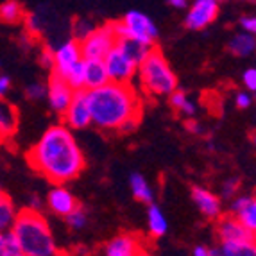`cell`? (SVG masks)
Segmentation results:
<instances>
[{"label":"cell","mask_w":256,"mask_h":256,"mask_svg":"<svg viewBox=\"0 0 256 256\" xmlns=\"http://www.w3.org/2000/svg\"><path fill=\"white\" fill-rule=\"evenodd\" d=\"M142 238L132 233H118L104 248V256H140L144 251Z\"/></svg>","instance_id":"cell-14"},{"label":"cell","mask_w":256,"mask_h":256,"mask_svg":"<svg viewBox=\"0 0 256 256\" xmlns=\"http://www.w3.org/2000/svg\"><path fill=\"white\" fill-rule=\"evenodd\" d=\"M186 129L190 132H194V134H204V128H202L197 120H194V118H188L186 120Z\"/></svg>","instance_id":"cell-37"},{"label":"cell","mask_w":256,"mask_h":256,"mask_svg":"<svg viewBox=\"0 0 256 256\" xmlns=\"http://www.w3.org/2000/svg\"><path fill=\"white\" fill-rule=\"evenodd\" d=\"M235 104H236V108H240V110H248V108L252 104L251 92H248V90L238 92V94L235 95Z\"/></svg>","instance_id":"cell-34"},{"label":"cell","mask_w":256,"mask_h":256,"mask_svg":"<svg viewBox=\"0 0 256 256\" xmlns=\"http://www.w3.org/2000/svg\"><path fill=\"white\" fill-rule=\"evenodd\" d=\"M129 188H131L132 197L140 202H146V204H150L154 201V192L150 183L147 181V178L140 172H132L129 176Z\"/></svg>","instance_id":"cell-20"},{"label":"cell","mask_w":256,"mask_h":256,"mask_svg":"<svg viewBox=\"0 0 256 256\" xmlns=\"http://www.w3.org/2000/svg\"><path fill=\"white\" fill-rule=\"evenodd\" d=\"M18 129V110L6 98H0V142H8Z\"/></svg>","instance_id":"cell-18"},{"label":"cell","mask_w":256,"mask_h":256,"mask_svg":"<svg viewBox=\"0 0 256 256\" xmlns=\"http://www.w3.org/2000/svg\"><path fill=\"white\" fill-rule=\"evenodd\" d=\"M115 45L128 56L129 60H132L136 64L140 63V61L150 52V48L154 47V45L138 42V40H132V38H118Z\"/></svg>","instance_id":"cell-21"},{"label":"cell","mask_w":256,"mask_h":256,"mask_svg":"<svg viewBox=\"0 0 256 256\" xmlns=\"http://www.w3.org/2000/svg\"><path fill=\"white\" fill-rule=\"evenodd\" d=\"M27 162L52 184L70 183L86 166L74 131L64 124H54L43 132L27 152Z\"/></svg>","instance_id":"cell-1"},{"label":"cell","mask_w":256,"mask_h":256,"mask_svg":"<svg viewBox=\"0 0 256 256\" xmlns=\"http://www.w3.org/2000/svg\"><path fill=\"white\" fill-rule=\"evenodd\" d=\"M168 4L176 9H184L188 8V0H168Z\"/></svg>","instance_id":"cell-41"},{"label":"cell","mask_w":256,"mask_h":256,"mask_svg":"<svg viewBox=\"0 0 256 256\" xmlns=\"http://www.w3.org/2000/svg\"><path fill=\"white\" fill-rule=\"evenodd\" d=\"M29 202H30L29 208H30V210H36V212H42L43 204H45V202L42 201V197H38L36 194H34V196H30V197H29Z\"/></svg>","instance_id":"cell-39"},{"label":"cell","mask_w":256,"mask_h":256,"mask_svg":"<svg viewBox=\"0 0 256 256\" xmlns=\"http://www.w3.org/2000/svg\"><path fill=\"white\" fill-rule=\"evenodd\" d=\"M9 90H11V79L4 74H0V98H6Z\"/></svg>","instance_id":"cell-36"},{"label":"cell","mask_w":256,"mask_h":256,"mask_svg":"<svg viewBox=\"0 0 256 256\" xmlns=\"http://www.w3.org/2000/svg\"><path fill=\"white\" fill-rule=\"evenodd\" d=\"M230 214L249 231H256V199L252 196L233 197L230 202Z\"/></svg>","instance_id":"cell-15"},{"label":"cell","mask_w":256,"mask_h":256,"mask_svg":"<svg viewBox=\"0 0 256 256\" xmlns=\"http://www.w3.org/2000/svg\"><path fill=\"white\" fill-rule=\"evenodd\" d=\"M40 61H42L43 66L52 68V48H43L42 54H40Z\"/></svg>","instance_id":"cell-38"},{"label":"cell","mask_w":256,"mask_h":256,"mask_svg":"<svg viewBox=\"0 0 256 256\" xmlns=\"http://www.w3.org/2000/svg\"><path fill=\"white\" fill-rule=\"evenodd\" d=\"M26 9L18 0H6L4 4H0V22L8 26H16L24 22Z\"/></svg>","instance_id":"cell-24"},{"label":"cell","mask_w":256,"mask_h":256,"mask_svg":"<svg viewBox=\"0 0 256 256\" xmlns=\"http://www.w3.org/2000/svg\"><path fill=\"white\" fill-rule=\"evenodd\" d=\"M92 29H94V26H92L88 20H77L76 24H74V40L81 42L86 34H90Z\"/></svg>","instance_id":"cell-32"},{"label":"cell","mask_w":256,"mask_h":256,"mask_svg":"<svg viewBox=\"0 0 256 256\" xmlns=\"http://www.w3.org/2000/svg\"><path fill=\"white\" fill-rule=\"evenodd\" d=\"M0 256H26L18 249L16 240L11 235V231L0 233Z\"/></svg>","instance_id":"cell-27"},{"label":"cell","mask_w":256,"mask_h":256,"mask_svg":"<svg viewBox=\"0 0 256 256\" xmlns=\"http://www.w3.org/2000/svg\"><path fill=\"white\" fill-rule=\"evenodd\" d=\"M0 66H2V61H0Z\"/></svg>","instance_id":"cell-45"},{"label":"cell","mask_w":256,"mask_h":256,"mask_svg":"<svg viewBox=\"0 0 256 256\" xmlns=\"http://www.w3.org/2000/svg\"><path fill=\"white\" fill-rule=\"evenodd\" d=\"M45 204L50 210L52 214L58 215V217H66L70 212L79 206L76 196L70 192L68 188H64V184H54L50 188V192L47 194V199H45Z\"/></svg>","instance_id":"cell-13"},{"label":"cell","mask_w":256,"mask_h":256,"mask_svg":"<svg viewBox=\"0 0 256 256\" xmlns=\"http://www.w3.org/2000/svg\"><path fill=\"white\" fill-rule=\"evenodd\" d=\"M218 0H194L192 8L184 16V27L190 30L206 29L218 16Z\"/></svg>","instance_id":"cell-9"},{"label":"cell","mask_w":256,"mask_h":256,"mask_svg":"<svg viewBox=\"0 0 256 256\" xmlns=\"http://www.w3.org/2000/svg\"><path fill=\"white\" fill-rule=\"evenodd\" d=\"M192 256H212V249L204 248V246H197V248L194 249Z\"/></svg>","instance_id":"cell-40"},{"label":"cell","mask_w":256,"mask_h":256,"mask_svg":"<svg viewBox=\"0 0 256 256\" xmlns=\"http://www.w3.org/2000/svg\"><path fill=\"white\" fill-rule=\"evenodd\" d=\"M238 180H235V178H230V180H226L224 183H222V197L224 199H228V201H231L233 197L238 194Z\"/></svg>","instance_id":"cell-31"},{"label":"cell","mask_w":256,"mask_h":256,"mask_svg":"<svg viewBox=\"0 0 256 256\" xmlns=\"http://www.w3.org/2000/svg\"><path fill=\"white\" fill-rule=\"evenodd\" d=\"M104 64H106V72L111 82L129 84L136 77L138 64L132 60H129L116 45H113V48L104 56Z\"/></svg>","instance_id":"cell-7"},{"label":"cell","mask_w":256,"mask_h":256,"mask_svg":"<svg viewBox=\"0 0 256 256\" xmlns=\"http://www.w3.org/2000/svg\"><path fill=\"white\" fill-rule=\"evenodd\" d=\"M82 61L81 45L77 40H68L52 50V74L64 77V74Z\"/></svg>","instance_id":"cell-10"},{"label":"cell","mask_w":256,"mask_h":256,"mask_svg":"<svg viewBox=\"0 0 256 256\" xmlns=\"http://www.w3.org/2000/svg\"><path fill=\"white\" fill-rule=\"evenodd\" d=\"M168 102H170L172 110H176L178 113H181L186 118H194L197 113V104L194 102L192 98L188 97L183 90H178L176 88L170 95H168Z\"/></svg>","instance_id":"cell-23"},{"label":"cell","mask_w":256,"mask_h":256,"mask_svg":"<svg viewBox=\"0 0 256 256\" xmlns=\"http://www.w3.org/2000/svg\"><path fill=\"white\" fill-rule=\"evenodd\" d=\"M212 256H222V252H220V249H218V248H215V249H212Z\"/></svg>","instance_id":"cell-42"},{"label":"cell","mask_w":256,"mask_h":256,"mask_svg":"<svg viewBox=\"0 0 256 256\" xmlns=\"http://www.w3.org/2000/svg\"><path fill=\"white\" fill-rule=\"evenodd\" d=\"M238 26L244 32H249V34H254L256 32V18L252 14H244L238 20Z\"/></svg>","instance_id":"cell-33"},{"label":"cell","mask_w":256,"mask_h":256,"mask_svg":"<svg viewBox=\"0 0 256 256\" xmlns=\"http://www.w3.org/2000/svg\"><path fill=\"white\" fill-rule=\"evenodd\" d=\"M16 204L13 202V199L6 194L0 192V233L11 230L14 218H16Z\"/></svg>","instance_id":"cell-25"},{"label":"cell","mask_w":256,"mask_h":256,"mask_svg":"<svg viewBox=\"0 0 256 256\" xmlns=\"http://www.w3.org/2000/svg\"><path fill=\"white\" fill-rule=\"evenodd\" d=\"M82 66H84V90H94L110 82L104 60L88 58V60H82Z\"/></svg>","instance_id":"cell-17"},{"label":"cell","mask_w":256,"mask_h":256,"mask_svg":"<svg viewBox=\"0 0 256 256\" xmlns=\"http://www.w3.org/2000/svg\"><path fill=\"white\" fill-rule=\"evenodd\" d=\"M113 30H115L116 40L118 38H132L138 42L149 43L154 45L156 38H158V27L150 20V16H147L142 11H128L126 16L120 22H111Z\"/></svg>","instance_id":"cell-5"},{"label":"cell","mask_w":256,"mask_h":256,"mask_svg":"<svg viewBox=\"0 0 256 256\" xmlns=\"http://www.w3.org/2000/svg\"><path fill=\"white\" fill-rule=\"evenodd\" d=\"M54 256H70V254H66V252H61V251H58V254H54Z\"/></svg>","instance_id":"cell-44"},{"label":"cell","mask_w":256,"mask_h":256,"mask_svg":"<svg viewBox=\"0 0 256 256\" xmlns=\"http://www.w3.org/2000/svg\"><path fill=\"white\" fill-rule=\"evenodd\" d=\"M228 48H230L231 54L238 56V58H248L254 52L256 48V40L254 34H249V32H236L233 38L228 43Z\"/></svg>","instance_id":"cell-22"},{"label":"cell","mask_w":256,"mask_h":256,"mask_svg":"<svg viewBox=\"0 0 256 256\" xmlns=\"http://www.w3.org/2000/svg\"><path fill=\"white\" fill-rule=\"evenodd\" d=\"M86 100L90 106L92 126L102 131H132L140 122L142 98L132 84L106 82L86 90Z\"/></svg>","instance_id":"cell-2"},{"label":"cell","mask_w":256,"mask_h":256,"mask_svg":"<svg viewBox=\"0 0 256 256\" xmlns=\"http://www.w3.org/2000/svg\"><path fill=\"white\" fill-rule=\"evenodd\" d=\"M136 77L144 94L150 97H168L178 88V77L162 50L150 48L149 54L138 63Z\"/></svg>","instance_id":"cell-4"},{"label":"cell","mask_w":256,"mask_h":256,"mask_svg":"<svg viewBox=\"0 0 256 256\" xmlns=\"http://www.w3.org/2000/svg\"><path fill=\"white\" fill-rule=\"evenodd\" d=\"M217 236L220 244L228 242H244V240H254V233L242 226L236 217L231 214L220 215L217 218Z\"/></svg>","instance_id":"cell-12"},{"label":"cell","mask_w":256,"mask_h":256,"mask_svg":"<svg viewBox=\"0 0 256 256\" xmlns=\"http://www.w3.org/2000/svg\"><path fill=\"white\" fill-rule=\"evenodd\" d=\"M242 81H244V86L248 88V92H254L256 90V70L254 68H248L244 72L242 76Z\"/></svg>","instance_id":"cell-35"},{"label":"cell","mask_w":256,"mask_h":256,"mask_svg":"<svg viewBox=\"0 0 256 256\" xmlns=\"http://www.w3.org/2000/svg\"><path fill=\"white\" fill-rule=\"evenodd\" d=\"M140 256H152V254H150L149 251H146V249H144V251L140 252Z\"/></svg>","instance_id":"cell-43"},{"label":"cell","mask_w":256,"mask_h":256,"mask_svg":"<svg viewBox=\"0 0 256 256\" xmlns=\"http://www.w3.org/2000/svg\"><path fill=\"white\" fill-rule=\"evenodd\" d=\"M74 92L76 90L64 81L63 77L52 74L47 82V98H48L50 110L61 115V113L66 110V106L70 104V100H72Z\"/></svg>","instance_id":"cell-11"},{"label":"cell","mask_w":256,"mask_h":256,"mask_svg":"<svg viewBox=\"0 0 256 256\" xmlns=\"http://www.w3.org/2000/svg\"><path fill=\"white\" fill-rule=\"evenodd\" d=\"M63 79L72 86L74 90H84V66H82V61H79L74 68H70L68 72L64 74Z\"/></svg>","instance_id":"cell-28"},{"label":"cell","mask_w":256,"mask_h":256,"mask_svg":"<svg viewBox=\"0 0 256 256\" xmlns=\"http://www.w3.org/2000/svg\"><path fill=\"white\" fill-rule=\"evenodd\" d=\"M116 43V34L113 30V26L106 24V26L94 27L90 34H86L84 38L79 42L82 52V60L88 58H97V60H104V56L113 48Z\"/></svg>","instance_id":"cell-6"},{"label":"cell","mask_w":256,"mask_h":256,"mask_svg":"<svg viewBox=\"0 0 256 256\" xmlns=\"http://www.w3.org/2000/svg\"><path fill=\"white\" fill-rule=\"evenodd\" d=\"M64 220H66L70 230L79 231V230H82V228H86V224H88V214H86L81 206H77L74 212H70V214L64 217Z\"/></svg>","instance_id":"cell-29"},{"label":"cell","mask_w":256,"mask_h":256,"mask_svg":"<svg viewBox=\"0 0 256 256\" xmlns=\"http://www.w3.org/2000/svg\"><path fill=\"white\" fill-rule=\"evenodd\" d=\"M9 231L26 256H54L60 251L50 224L42 212L30 208L20 210Z\"/></svg>","instance_id":"cell-3"},{"label":"cell","mask_w":256,"mask_h":256,"mask_svg":"<svg viewBox=\"0 0 256 256\" xmlns=\"http://www.w3.org/2000/svg\"><path fill=\"white\" fill-rule=\"evenodd\" d=\"M61 115H63V124L72 131H82V129L90 128L92 115L88 100H86V90L74 92L72 100Z\"/></svg>","instance_id":"cell-8"},{"label":"cell","mask_w":256,"mask_h":256,"mask_svg":"<svg viewBox=\"0 0 256 256\" xmlns=\"http://www.w3.org/2000/svg\"><path fill=\"white\" fill-rule=\"evenodd\" d=\"M192 201L197 206V210L210 220H217L222 215V199L210 192L208 188L194 186L192 188Z\"/></svg>","instance_id":"cell-16"},{"label":"cell","mask_w":256,"mask_h":256,"mask_svg":"<svg viewBox=\"0 0 256 256\" xmlns=\"http://www.w3.org/2000/svg\"><path fill=\"white\" fill-rule=\"evenodd\" d=\"M26 97L29 100H43L47 98V84L45 82H32L26 88Z\"/></svg>","instance_id":"cell-30"},{"label":"cell","mask_w":256,"mask_h":256,"mask_svg":"<svg viewBox=\"0 0 256 256\" xmlns=\"http://www.w3.org/2000/svg\"><path fill=\"white\" fill-rule=\"evenodd\" d=\"M147 228H149V235L152 238H160V236L166 235V231H168V220H166L163 210L154 202H150L147 208Z\"/></svg>","instance_id":"cell-19"},{"label":"cell","mask_w":256,"mask_h":256,"mask_svg":"<svg viewBox=\"0 0 256 256\" xmlns=\"http://www.w3.org/2000/svg\"><path fill=\"white\" fill-rule=\"evenodd\" d=\"M222 256H256L254 240H244V242H228L218 246Z\"/></svg>","instance_id":"cell-26"}]
</instances>
